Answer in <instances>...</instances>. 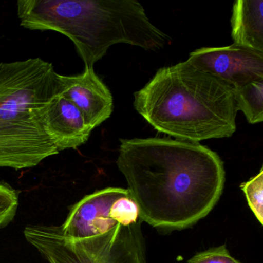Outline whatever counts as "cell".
Listing matches in <instances>:
<instances>
[{
  "label": "cell",
  "instance_id": "277c9868",
  "mask_svg": "<svg viewBox=\"0 0 263 263\" xmlns=\"http://www.w3.org/2000/svg\"><path fill=\"white\" fill-rule=\"evenodd\" d=\"M21 26L58 32L71 40L85 67L102 59L116 33L112 0H24L17 2Z\"/></svg>",
  "mask_w": 263,
  "mask_h": 263
},
{
  "label": "cell",
  "instance_id": "6da1fadb",
  "mask_svg": "<svg viewBox=\"0 0 263 263\" xmlns=\"http://www.w3.org/2000/svg\"><path fill=\"white\" fill-rule=\"evenodd\" d=\"M117 165L139 219L161 229H186L207 216L226 182L216 152L169 138L121 139Z\"/></svg>",
  "mask_w": 263,
  "mask_h": 263
},
{
  "label": "cell",
  "instance_id": "52a82bcc",
  "mask_svg": "<svg viewBox=\"0 0 263 263\" xmlns=\"http://www.w3.org/2000/svg\"><path fill=\"white\" fill-rule=\"evenodd\" d=\"M187 61L234 90L252 81L263 80V53L236 44L198 49L190 53Z\"/></svg>",
  "mask_w": 263,
  "mask_h": 263
},
{
  "label": "cell",
  "instance_id": "30bf717a",
  "mask_svg": "<svg viewBox=\"0 0 263 263\" xmlns=\"http://www.w3.org/2000/svg\"><path fill=\"white\" fill-rule=\"evenodd\" d=\"M234 44L263 53V0H237L233 5Z\"/></svg>",
  "mask_w": 263,
  "mask_h": 263
},
{
  "label": "cell",
  "instance_id": "3957f363",
  "mask_svg": "<svg viewBox=\"0 0 263 263\" xmlns=\"http://www.w3.org/2000/svg\"><path fill=\"white\" fill-rule=\"evenodd\" d=\"M59 93L51 63H0V167L30 168L59 154L40 121L41 108Z\"/></svg>",
  "mask_w": 263,
  "mask_h": 263
},
{
  "label": "cell",
  "instance_id": "5b68a950",
  "mask_svg": "<svg viewBox=\"0 0 263 263\" xmlns=\"http://www.w3.org/2000/svg\"><path fill=\"white\" fill-rule=\"evenodd\" d=\"M141 222L81 239L65 236L61 226L33 224L24 236L49 263H148Z\"/></svg>",
  "mask_w": 263,
  "mask_h": 263
},
{
  "label": "cell",
  "instance_id": "5bb4252c",
  "mask_svg": "<svg viewBox=\"0 0 263 263\" xmlns=\"http://www.w3.org/2000/svg\"><path fill=\"white\" fill-rule=\"evenodd\" d=\"M187 263H241L232 256L226 245L198 252Z\"/></svg>",
  "mask_w": 263,
  "mask_h": 263
},
{
  "label": "cell",
  "instance_id": "7c38bea8",
  "mask_svg": "<svg viewBox=\"0 0 263 263\" xmlns=\"http://www.w3.org/2000/svg\"><path fill=\"white\" fill-rule=\"evenodd\" d=\"M249 208L260 224H263V169L259 173L240 185Z\"/></svg>",
  "mask_w": 263,
  "mask_h": 263
},
{
  "label": "cell",
  "instance_id": "8fae6325",
  "mask_svg": "<svg viewBox=\"0 0 263 263\" xmlns=\"http://www.w3.org/2000/svg\"><path fill=\"white\" fill-rule=\"evenodd\" d=\"M237 110L242 112L248 122L263 121V80L252 81L234 90Z\"/></svg>",
  "mask_w": 263,
  "mask_h": 263
},
{
  "label": "cell",
  "instance_id": "ba28073f",
  "mask_svg": "<svg viewBox=\"0 0 263 263\" xmlns=\"http://www.w3.org/2000/svg\"><path fill=\"white\" fill-rule=\"evenodd\" d=\"M58 80L60 95L79 109L93 130L110 118L114 109L113 97L93 67H85L82 73L74 76L58 73Z\"/></svg>",
  "mask_w": 263,
  "mask_h": 263
},
{
  "label": "cell",
  "instance_id": "4fadbf2b",
  "mask_svg": "<svg viewBox=\"0 0 263 263\" xmlns=\"http://www.w3.org/2000/svg\"><path fill=\"white\" fill-rule=\"evenodd\" d=\"M19 198L14 189L0 184V228L10 224L17 211Z\"/></svg>",
  "mask_w": 263,
  "mask_h": 263
},
{
  "label": "cell",
  "instance_id": "8992f818",
  "mask_svg": "<svg viewBox=\"0 0 263 263\" xmlns=\"http://www.w3.org/2000/svg\"><path fill=\"white\" fill-rule=\"evenodd\" d=\"M138 220V207L128 190L107 187L77 203L61 226L65 236L81 239L102 235L118 224L126 226Z\"/></svg>",
  "mask_w": 263,
  "mask_h": 263
},
{
  "label": "cell",
  "instance_id": "7a4b0ae2",
  "mask_svg": "<svg viewBox=\"0 0 263 263\" xmlns=\"http://www.w3.org/2000/svg\"><path fill=\"white\" fill-rule=\"evenodd\" d=\"M134 97L150 125L180 141L230 138L236 130L234 89L187 61L159 69Z\"/></svg>",
  "mask_w": 263,
  "mask_h": 263
},
{
  "label": "cell",
  "instance_id": "9c48e42d",
  "mask_svg": "<svg viewBox=\"0 0 263 263\" xmlns=\"http://www.w3.org/2000/svg\"><path fill=\"white\" fill-rule=\"evenodd\" d=\"M40 121L59 152L78 149L88 141L93 130L79 109L60 93L41 108Z\"/></svg>",
  "mask_w": 263,
  "mask_h": 263
}]
</instances>
